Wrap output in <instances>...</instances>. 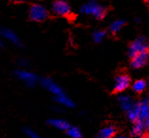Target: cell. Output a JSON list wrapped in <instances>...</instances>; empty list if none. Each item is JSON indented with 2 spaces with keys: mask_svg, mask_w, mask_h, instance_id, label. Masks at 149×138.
I'll return each mask as SVG.
<instances>
[{
  "mask_svg": "<svg viewBox=\"0 0 149 138\" xmlns=\"http://www.w3.org/2000/svg\"><path fill=\"white\" fill-rule=\"evenodd\" d=\"M80 13L86 15H91L97 20H103L108 13V10L97 3L95 0H91L80 7Z\"/></svg>",
  "mask_w": 149,
  "mask_h": 138,
  "instance_id": "6da1fadb",
  "label": "cell"
},
{
  "mask_svg": "<svg viewBox=\"0 0 149 138\" xmlns=\"http://www.w3.org/2000/svg\"><path fill=\"white\" fill-rule=\"evenodd\" d=\"M29 17L31 21L42 23L45 22L49 17V11L45 6L35 3L29 7Z\"/></svg>",
  "mask_w": 149,
  "mask_h": 138,
  "instance_id": "7a4b0ae2",
  "label": "cell"
},
{
  "mask_svg": "<svg viewBox=\"0 0 149 138\" xmlns=\"http://www.w3.org/2000/svg\"><path fill=\"white\" fill-rule=\"evenodd\" d=\"M146 51H149V44L146 37L141 36L130 43V45L128 46L127 53L129 57L133 58L135 55L142 52H146Z\"/></svg>",
  "mask_w": 149,
  "mask_h": 138,
  "instance_id": "3957f363",
  "label": "cell"
},
{
  "mask_svg": "<svg viewBox=\"0 0 149 138\" xmlns=\"http://www.w3.org/2000/svg\"><path fill=\"white\" fill-rule=\"evenodd\" d=\"M52 11L61 17H69L72 14L70 5L65 0H55L52 3Z\"/></svg>",
  "mask_w": 149,
  "mask_h": 138,
  "instance_id": "277c9868",
  "label": "cell"
},
{
  "mask_svg": "<svg viewBox=\"0 0 149 138\" xmlns=\"http://www.w3.org/2000/svg\"><path fill=\"white\" fill-rule=\"evenodd\" d=\"M129 85H130V77L125 73H121L115 78L113 90L115 93H122L129 87Z\"/></svg>",
  "mask_w": 149,
  "mask_h": 138,
  "instance_id": "5b68a950",
  "label": "cell"
},
{
  "mask_svg": "<svg viewBox=\"0 0 149 138\" xmlns=\"http://www.w3.org/2000/svg\"><path fill=\"white\" fill-rule=\"evenodd\" d=\"M148 61H149V51H146V52L137 54L133 58H131L130 65L134 69H140L143 68V66H146Z\"/></svg>",
  "mask_w": 149,
  "mask_h": 138,
  "instance_id": "8992f818",
  "label": "cell"
},
{
  "mask_svg": "<svg viewBox=\"0 0 149 138\" xmlns=\"http://www.w3.org/2000/svg\"><path fill=\"white\" fill-rule=\"evenodd\" d=\"M16 76L18 78H20L21 81H23L26 85H29V86H34L38 80L36 75H34L31 72H29V71H25V70L17 71Z\"/></svg>",
  "mask_w": 149,
  "mask_h": 138,
  "instance_id": "52a82bcc",
  "label": "cell"
},
{
  "mask_svg": "<svg viewBox=\"0 0 149 138\" xmlns=\"http://www.w3.org/2000/svg\"><path fill=\"white\" fill-rule=\"evenodd\" d=\"M42 86H45L50 93H52L54 95L55 97H60L61 95L64 94V92L62 91V89L60 87V86L55 83V82L52 80H50V78H44V80L42 81Z\"/></svg>",
  "mask_w": 149,
  "mask_h": 138,
  "instance_id": "ba28073f",
  "label": "cell"
},
{
  "mask_svg": "<svg viewBox=\"0 0 149 138\" xmlns=\"http://www.w3.org/2000/svg\"><path fill=\"white\" fill-rule=\"evenodd\" d=\"M1 34L4 38H6L7 40H9L10 42L13 43V45L17 46H21V41L19 40V38L17 37V35L15 34L11 29H1Z\"/></svg>",
  "mask_w": 149,
  "mask_h": 138,
  "instance_id": "9c48e42d",
  "label": "cell"
},
{
  "mask_svg": "<svg viewBox=\"0 0 149 138\" xmlns=\"http://www.w3.org/2000/svg\"><path fill=\"white\" fill-rule=\"evenodd\" d=\"M128 119L132 122H137L141 120L140 118V102H136V103L132 106V108L127 112Z\"/></svg>",
  "mask_w": 149,
  "mask_h": 138,
  "instance_id": "30bf717a",
  "label": "cell"
},
{
  "mask_svg": "<svg viewBox=\"0 0 149 138\" xmlns=\"http://www.w3.org/2000/svg\"><path fill=\"white\" fill-rule=\"evenodd\" d=\"M48 123L51 126H53L54 128L61 130V131H67L70 128L67 121H65L63 119H60V118H53V119H50L48 121Z\"/></svg>",
  "mask_w": 149,
  "mask_h": 138,
  "instance_id": "8fae6325",
  "label": "cell"
},
{
  "mask_svg": "<svg viewBox=\"0 0 149 138\" xmlns=\"http://www.w3.org/2000/svg\"><path fill=\"white\" fill-rule=\"evenodd\" d=\"M146 131V128H144V123L143 121L142 120H139L134 123L131 130V135L134 136V137H141L143 136V132Z\"/></svg>",
  "mask_w": 149,
  "mask_h": 138,
  "instance_id": "7c38bea8",
  "label": "cell"
},
{
  "mask_svg": "<svg viewBox=\"0 0 149 138\" xmlns=\"http://www.w3.org/2000/svg\"><path fill=\"white\" fill-rule=\"evenodd\" d=\"M119 103L121 105V107H122V109L127 112H128L129 110L132 108V106L134 105L132 103L130 97L127 96V95H122V96L119 97Z\"/></svg>",
  "mask_w": 149,
  "mask_h": 138,
  "instance_id": "4fadbf2b",
  "label": "cell"
},
{
  "mask_svg": "<svg viewBox=\"0 0 149 138\" xmlns=\"http://www.w3.org/2000/svg\"><path fill=\"white\" fill-rule=\"evenodd\" d=\"M125 26V21L123 20V19H117V20L113 21L111 26H109V31L112 33V34H116L118 33L119 31L123 29V27Z\"/></svg>",
  "mask_w": 149,
  "mask_h": 138,
  "instance_id": "5bb4252c",
  "label": "cell"
},
{
  "mask_svg": "<svg viewBox=\"0 0 149 138\" xmlns=\"http://www.w3.org/2000/svg\"><path fill=\"white\" fill-rule=\"evenodd\" d=\"M149 113V101L148 99H143L140 101V118L143 121Z\"/></svg>",
  "mask_w": 149,
  "mask_h": 138,
  "instance_id": "9a60e30c",
  "label": "cell"
},
{
  "mask_svg": "<svg viewBox=\"0 0 149 138\" xmlns=\"http://www.w3.org/2000/svg\"><path fill=\"white\" fill-rule=\"evenodd\" d=\"M115 136V128L113 126H106L99 132L101 138H113Z\"/></svg>",
  "mask_w": 149,
  "mask_h": 138,
  "instance_id": "2e32d148",
  "label": "cell"
},
{
  "mask_svg": "<svg viewBox=\"0 0 149 138\" xmlns=\"http://www.w3.org/2000/svg\"><path fill=\"white\" fill-rule=\"evenodd\" d=\"M146 87H147V83L144 80H137L134 83L132 84L133 91L137 94H141L143 91H146Z\"/></svg>",
  "mask_w": 149,
  "mask_h": 138,
  "instance_id": "e0dca14e",
  "label": "cell"
},
{
  "mask_svg": "<svg viewBox=\"0 0 149 138\" xmlns=\"http://www.w3.org/2000/svg\"><path fill=\"white\" fill-rule=\"evenodd\" d=\"M55 99H56V101H58V103L64 105V106H66V107H69V108L74 107V102H73V100L70 97H68L67 96H66L65 94L61 95V96H60V97H55Z\"/></svg>",
  "mask_w": 149,
  "mask_h": 138,
  "instance_id": "ac0fdd59",
  "label": "cell"
},
{
  "mask_svg": "<svg viewBox=\"0 0 149 138\" xmlns=\"http://www.w3.org/2000/svg\"><path fill=\"white\" fill-rule=\"evenodd\" d=\"M106 35H107V32H106L105 30H101V29L95 30V32L93 33V40L95 43H96V44H99V43H101L104 40Z\"/></svg>",
  "mask_w": 149,
  "mask_h": 138,
  "instance_id": "d6986e66",
  "label": "cell"
},
{
  "mask_svg": "<svg viewBox=\"0 0 149 138\" xmlns=\"http://www.w3.org/2000/svg\"><path fill=\"white\" fill-rule=\"evenodd\" d=\"M66 132H67V134L71 138H81L82 137L80 130L77 127H70Z\"/></svg>",
  "mask_w": 149,
  "mask_h": 138,
  "instance_id": "ffe728a7",
  "label": "cell"
},
{
  "mask_svg": "<svg viewBox=\"0 0 149 138\" xmlns=\"http://www.w3.org/2000/svg\"><path fill=\"white\" fill-rule=\"evenodd\" d=\"M26 133L29 136V138H41L35 132L31 131V130H26Z\"/></svg>",
  "mask_w": 149,
  "mask_h": 138,
  "instance_id": "44dd1931",
  "label": "cell"
},
{
  "mask_svg": "<svg viewBox=\"0 0 149 138\" xmlns=\"http://www.w3.org/2000/svg\"><path fill=\"white\" fill-rule=\"evenodd\" d=\"M143 123H144V128H146V131L147 132V133H149V113H148V116H146V119L143 120Z\"/></svg>",
  "mask_w": 149,
  "mask_h": 138,
  "instance_id": "7402d4cb",
  "label": "cell"
},
{
  "mask_svg": "<svg viewBox=\"0 0 149 138\" xmlns=\"http://www.w3.org/2000/svg\"><path fill=\"white\" fill-rule=\"evenodd\" d=\"M19 62H20V64H22V65H26L27 64V62H26V60H19Z\"/></svg>",
  "mask_w": 149,
  "mask_h": 138,
  "instance_id": "603a6c76",
  "label": "cell"
},
{
  "mask_svg": "<svg viewBox=\"0 0 149 138\" xmlns=\"http://www.w3.org/2000/svg\"><path fill=\"white\" fill-rule=\"evenodd\" d=\"M113 138H127V137L125 135H117V136H114Z\"/></svg>",
  "mask_w": 149,
  "mask_h": 138,
  "instance_id": "cb8c5ba5",
  "label": "cell"
},
{
  "mask_svg": "<svg viewBox=\"0 0 149 138\" xmlns=\"http://www.w3.org/2000/svg\"><path fill=\"white\" fill-rule=\"evenodd\" d=\"M143 2H144V4H146L147 7H149V0H143Z\"/></svg>",
  "mask_w": 149,
  "mask_h": 138,
  "instance_id": "d4e9b609",
  "label": "cell"
},
{
  "mask_svg": "<svg viewBox=\"0 0 149 138\" xmlns=\"http://www.w3.org/2000/svg\"><path fill=\"white\" fill-rule=\"evenodd\" d=\"M14 2H23V1H26V0H13Z\"/></svg>",
  "mask_w": 149,
  "mask_h": 138,
  "instance_id": "484cf974",
  "label": "cell"
},
{
  "mask_svg": "<svg viewBox=\"0 0 149 138\" xmlns=\"http://www.w3.org/2000/svg\"><path fill=\"white\" fill-rule=\"evenodd\" d=\"M142 138H149V133H147L146 135H144V136H143Z\"/></svg>",
  "mask_w": 149,
  "mask_h": 138,
  "instance_id": "4316f807",
  "label": "cell"
},
{
  "mask_svg": "<svg viewBox=\"0 0 149 138\" xmlns=\"http://www.w3.org/2000/svg\"><path fill=\"white\" fill-rule=\"evenodd\" d=\"M97 138H101V137H99V136H98V137H97Z\"/></svg>",
  "mask_w": 149,
  "mask_h": 138,
  "instance_id": "83f0119b",
  "label": "cell"
},
{
  "mask_svg": "<svg viewBox=\"0 0 149 138\" xmlns=\"http://www.w3.org/2000/svg\"><path fill=\"white\" fill-rule=\"evenodd\" d=\"M148 84H149V81H148Z\"/></svg>",
  "mask_w": 149,
  "mask_h": 138,
  "instance_id": "f1b7e54d",
  "label": "cell"
}]
</instances>
